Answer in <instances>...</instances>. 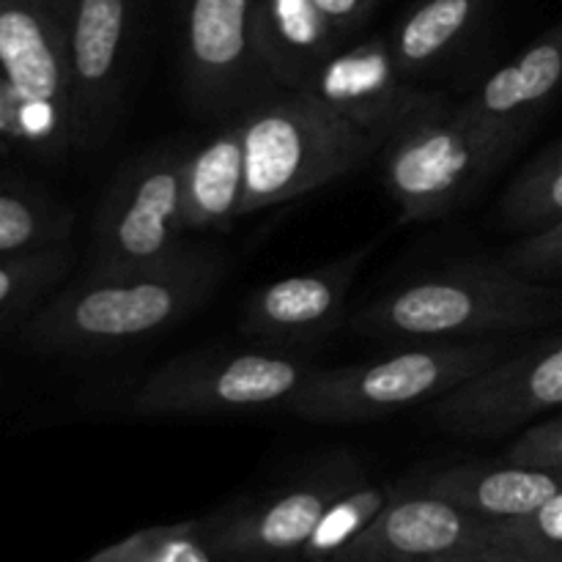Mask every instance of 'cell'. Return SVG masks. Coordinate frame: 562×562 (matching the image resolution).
Here are the masks:
<instances>
[{"instance_id": "cell-1", "label": "cell", "mask_w": 562, "mask_h": 562, "mask_svg": "<svg viewBox=\"0 0 562 562\" xmlns=\"http://www.w3.org/2000/svg\"><path fill=\"white\" fill-rule=\"evenodd\" d=\"M223 274V252L195 245L157 267L88 269L27 322L25 340L44 355L121 349L184 322L214 294Z\"/></svg>"}, {"instance_id": "cell-2", "label": "cell", "mask_w": 562, "mask_h": 562, "mask_svg": "<svg viewBox=\"0 0 562 562\" xmlns=\"http://www.w3.org/2000/svg\"><path fill=\"white\" fill-rule=\"evenodd\" d=\"M558 318V285L525 278L503 261H467L387 291L362 307L351 327L366 338L431 344L505 338Z\"/></svg>"}, {"instance_id": "cell-3", "label": "cell", "mask_w": 562, "mask_h": 562, "mask_svg": "<svg viewBox=\"0 0 562 562\" xmlns=\"http://www.w3.org/2000/svg\"><path fill=\"white\" fill-rule=\"evenodd\" d=\"M239 119L247 170L245 214L311 195L382 151L376 137L296 88L261 93Z\"/></svg>"}, {"instance_id": "cell-4", "label": "cell", "mask_w": 562, "mask_h": 562, "mask_svg": "<svg viewBox=\"0 0 562 562\" xmlns=\"http://www.w3.org/2000/svg\"><path fill=\"white\" fill-rule=\"evenodd\" d=\"M516 349L508 338L431 340L355 366L316 368L285 412L305 423H368L434 404Z\"/></svg>"}, {"instance_id": "cell-5", "label": "cell", "mask_w": 562, "mask_h": 562, "mask_svg": "<svg viewBox=\"0 0 562 562\" xmlns=\"http://www.w3.org/2000/svg\"><path fill=\"white\" fill-rule=\"evenodd\" d=\"M527 137L472 121L445 99L420 110L384 140L382 181L401 223H428L453 212L492 179Z\"/></svg>"}, {"instance_id": "cell-6", "label": "cell", "mask_w": 562, "mask_h": 562, "mask_svg": "<svg viewBox=\"0 0 562 562\" xmlns=\"http://www.w3.org/2000/svg\"><path fill=\"white\" fill-rule=\"evenodd\" d=\"M0 80L16 140L42 151L77 146L69 71V0H0Z\"/></svg>"}, {"instance_id": "cell-7", "label": "cell", "mask_w": 562, "mask_h": 562, "mask_svg": "<svg viewBox=\"0 0 562 562\" xmlns=\"http://www.w3.org/2000/svg\"><path fill=\"white\" fill-rule=\"evenodd\" d=\"M316 371L278 351H192L176 357L132 393L137 417H203L280 409Z\"/></svg>"}, {"instance_id": "cell-8", "label": "cell", "mask_w": 562, "mask_h": 562, "mask_svg": "<svg viewBox=\"0 0 562 562\" xmlns=\"http://www.w3.org/2000/svg\"><path fill=\"white\" fill-rule=\"evenodd\" d=\"M187 148L146 151L115 173L93 217L91 272L157 267L179 256L184 236Z\"/></svg>"}, {"instance_id": "cell-9", "label": "cell", "mask_w": 562, "mask_h": 562, "mask_svg": "<svg viewBox=\"0 0 562 562\" xmlns=\"http://www.w3.org/2000/svg\"><path fill=\"white\" fill-rule=\"evenodd\" d=\"M562 409V335L514 349L431 404V420L461 439H499Z\"/></svg>"}, {"instance_id": "cell-10", "label": "cell", "mask_w": 562, "mask_h": 562, "mask_svg": "<svg viewBox=\"0 0 562 562\" xmlns=\"http://www.w3.org/2000/svg\"><path fill=\"white\" fill-rule=\"evenodd\" d=\"M360 481L349 461H329L252 503L198 521V530L220 562H296L329 505Z\"/></svg>"}, {"instance_id": "cell-11", "label": "cell", "mask_w": 562, "mask_h": 562, "mask_svg": "<svg viewBox=\"0 0 562 562\" xmlns=\"http://www.w3.org/2000/svg\"><path fill=\"white\" fill-rule=\"evenodd\" d=\"M179 5L181 75L195 113H241L272 91L252 38L256 0H179Z\"/></svg>"}, {"instance_id": "cell-12", "label": "cell", "mask_w": 562, "mask_h": 562, "mask_svg": "<svg viewBox=\"0 0 562 562\" xmlns=\"http://www.w3.org/2000/svg\"><path fill=\"white\" fill-rule=\"evenodd\" d=\"M300 91L322 99L340 119L376 137L382 146L404 121L442 99L401 71L384 36L335 49Z\"/></svg>"}, {"instance_id": "cell-13", "label": "cell", "mask_w": 562, "mask_h": 562, "mask_svg": "<svg viewBox=\"0 0 562 562\" xmlns=\"http://www.w3.org/2000/svg\"><path fill=\"white\" fill-rule=\"evenodd\" d=\"M135 0H69L77 148L104 143L121 110Z\"/></svg>"}, {"instance_id": "cell-14", "label": "cell", "mask_w": 562, "mask_h": 562, "mask_svg": "<svg viewBox=\"0 0 562 562\" xmlns=\"http://www.w3.org/2000/svg\"><path fill=\"white\" fill-rule=\"evenodd\" d=\"M470 552L508 554L497 547L494 521L439 497L393 486L382 514L333 562H423Z\"/></svg>"}, {"instance_id": "cell-15", "label": "cell", "mask_w": 562, "mask_h": 562, "mask_svg": "<svg viewBox=\"0 0 562 562\" xmlns=\"http://www.w3.org/2000/svg\"><path fill=\"white\" fill-rule=\"evenodd\" d=\"M371 245L311 272L261 285L241 313V335L269 344H313L340 324Z\"/></svg>"}, {"instance_id": "cell-16", "label": "cell", "mask_w": 562, "mask_h": 562, "mask_svg": "<svg viewBox=\"0 0 562 562\" xmlns=\"http://www.w3.org/2000/svg\"><path fill=\"white\" fill-rule=\"evenodd\" d=\"M562 91V22L456 104L461 115L527 137Z\"/></svg>"}, {"instance_id": "cell-17", "label": "cell", "mask_w": 562, "mask_h": 562, "mask_svg": "<svg viewBox=\"0 0 562 562\" xmlns=\"http://www.w3.org/2000/svg\"><path fill=\"white\" fill-rule=\"evenodd\" d=\"M401 488L439 497L486 521L530 516L562 488V470L503 464H456L401 481Z\"/></svg>"}, {"instance_id": "cell-18", "label": "cell", "mask_w": 562, "mask_h": 562, "mask_svg": "<svg viewBox=\"0 0 562 562\" xmlns=\"http://www.w3.org/2000/svg\"><path fill=\"white\" fill-rule=\"evenodd\" d=\"M252 38L269 86L296 91L335 49L349 44L318 14L313 0H256Z\"/></svg>"}, {"instance_id": "cell-19", "label": "cell", "mask_w": 562, "mask_h": 562, "mask_svg": "<svg viewBox=\"0 0 562 562\" xmlns=\"http://www.w3.org/2000/svg\"><path fill=\"white\" fill-rule=\"evenodd\" d=\"M245 137L239 113L184 159L187 231H225L245 217Z\"/></svg>"}, {"instance_id": "cell-20", "label": "cell", "mask_w": 562, "mask_h": 562, "mask_svg": "<svg viewBox=\"0 0 562 562\" xmlns=\"http://www.w3.org/2000/svg\"><path fill=\"white\" fill-rule=\"evenodd\" d=\"M486 0H420L390 33V49L401 71L420 77L442 66L470 38Z\"/></svg>"}, {"instance_id": "cell-21", "label": "cell", "mask_w": 562, "mask_h": 562, "mask_svg": "<svg viewBox=\"0 0 562 562\" xmlns=\"http://www.w3.org/2000/svg\"><path fill=\"white\" fill-rule=\"evenodd\" d=\"M508 228L541 231L562 220V140L543 148L508 181L499 201Z\"/></svg>"}, {"instance_id": "cell-22", "label": "cell", "mask_w": 562, "mask_h": 562, "mask_svg": "<svg viewBox=\"0 0 562 562\" xmlns=\"http://www.w3.org/2000/svg\"><path fill=\"white\" fill-rule=\"evenodd\" d=\"M71 214L31 192L0 190V258L47 250L69 239Z\"/></svg>"}, {"instance_id": "cell-23", "label": "cell", "mask_w": 562, "mask_h": 562, "mask_svg": "<svg viewBox=\"0 0 562 562\" xmlns=\"http://www.w3.org/2000/svg\"><path fill=\"white\" fill-rule=\"evenodd\" d=\"M390 497H393V486H373V483L362 481L355 483L349 492H344L329 505L296 562H333L382 514Z\"/></svg>"}, {"instance_id": "cell-24", "label": "cell", "mask_w": 562, "mask_h": 562, "mask_svg": "<svg viewBox=\"0 0 562 562\" xmlns=\"http://www.w3.org/2000/svg\"><path fill=\"white\" fill-rule=\"evenodd\" d=\"M71 261L75 256L64 245L0 258V329L16 322L22 313L31 311L33 302L42 300L55 283H60Z\"/></svg>"}, {"instance_id": "cell-25", "label": "cell", "mask_w": 562, "mask_h": 562, "mask_svg": "<svg viewBox=\"0 0 562 562\" xmlns=\"http://www.w3.org/2000/svg\"><path fill=\"white\" fill-rule=\"evenodd\" d=\"M86 562H220L203 543L198 521L151 527L102 549Z\"/></svg>"}, {"instance_id": "cell-26", "label": "cell", "mask_w": 562, "mask_h": 562, "mask_svg": "<svg viewBox=\"0 0 562 562\" xmlns=\"http://www.w3.org/2000/svg\"><path fill=\"white\" fill-rule=\"evenodd\" d=\"M494 538L503 552L525 562H562V488L530 516L494 521Z\"/></svg>"}, {"instance_id": "cell-27", "label": "cell", "mask_w": 562, "mask_h": 562, "mask_svg": "<svg viewBox=\"0 0 562 562\" xmlns=\"http://www.w3.org/2000/svg\"><path fill=\"white\" fill-rule=\"evenodd\" d=\"M499 261L514 272L525 274V278L543 280L560 278L562 274V220L547 225L541 231H532L525 239L516 241L514 247L503 252Z\"/></svg>"}, {"instance_id": "cell-28", "label": "cell", "mask_w": 562, "mask_h": 562, "mask_svg": "<svg viewBox=\"0 0 562 562\" xmlns=\"http://www.w3.org/2000/svg\"><path fill=\"white\" fill-rule=\"evenodd\" d=\"M505 461L543 470H562V415L527 426L505 450Z\"/></svg>"}, {"instance_id": "cell-29", "label": "cell", "mask_w": 562, "mask_h": 562, "mask_svg": "<svg viewBox=\"0 0 562 562\" xmlns=\"http://www.w3.org/2000/svg\"><path fill=\"white\" fill-rule=\"evenodd\" d=\"M318 14L333 25L344 42H349L351 33L360 31L368 22V16L376 9V0H313Z\"/></svg>"}, {"instance_id": "cell-30", "label": "cell", "mask_w": 562, "mask_h": 562, "mask_svg": "<svg viewBox=\"0 0 562 562\" xmlns=\"http://www.w3.org/2000/svg\"><path fill=\"white\" fill-rule=\"evenodd\" d=\"M423 562H525L514 554H494V552H470V554H448V558H434Z\"/></svg>"}, {"instance_id": "cell-31", "label": "cell", "mask_w": 562, "mask_h": 562, "mask_svg": "<svg viewBox=\"0 0 562 562\" xmlns=\"http://www.w3.org/2000/svg\"><path fill=\"white\" fill-rule=\"evenodd\" d=\"M0 148H3V140H0Z\"/></svg>"}]
</instances>
